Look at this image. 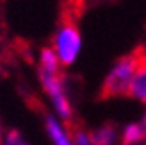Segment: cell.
<instances>
[{
    "label": "cell",
    "mask_w": 146,
    "mask_h": 145,
    "mask_svg": "<svg viewBox=\"0 0 146 145\" xmlns=\"http://www.w3.org/2000/svg\"><path fill=\"white\" fill-rule=\"evenodd\" d=\"M36 74H38L40 86L49 100V105L52 108V115L59 117L64 122H70L73 119V103L68 93L66 79L63 75V65L56 58V54L50 47H44L38 52V61H36Z\"/></svg>",
    "instance_id": "6da1fadb"
},
{
    "label": "cell",
    "mask_w": 146,
    "mask_h": 145,
    "mask_svg": "<svg viewBox=\"0 0 146 145\" xmlns=\"http://www.w3.org/2000/svg\"><path fill=\"white\" fill-rule=\"evenodd\" d=\"M49 47L54 51V54L63 65V68L71 66L78 60V56L82 54V49H84V37H82L80 28L71 21L61 23L54 30Z\"/></svg>",
    "instance_id": "7a4b0ae2"
},
{
    "label": "cell",
    "mask_w": 146,
    "mask_h": 145,
    "mask_svg": "<svg viewBox=\"0 0 146 145\" xmlns=\"http://www.w3.org/2000/svg\"><path fill=\"white\" fill-rule=\"evenodd\" d=\"M143 56L141 54H125L120 56L111 68L108 70V74L104 77L103 82V91L106 96H123L129 93V86L136 75V72L139 68V65L143 63Z\"/></svg>",
    "instance_id": "3957f363"
},
{
    "label": "cell",
    "mask_w": 146,
    "mask_h": 145,
    "mask_svg": "<svg viewBox=\"0 0 146 145\" xmlns=\"http://www.w3.org/2000/svg\"><path fill=\"white\" fill-rule=\"evenodd\" d=\"M44 130L52 145H77L75 143V131L70 130L68 122L61 121L59 117L47 114L44 119Z\"/></svg>",
    "instance_id": "277c9868"
},
{
    "label": "cell",
    "mask_w": 146,
    "mask_h": 145,
    "mask_svg": "<svg viewBox=\"0 0 146 145\" xmlns=\"http://www.w3.org/2000/svg\"><path fill=\"white\" fill-rule=\"evenodd\" d=\"M89 136L92 145H120L122 142L120 128H117L115 124H101L89 131Z\"/></svg>",
    "instance_id": "5b68a950"
},
{
    "label": "cell",
    "mask_w": 146,
    "mask_h": 145,
    "mask_svg": "<svg viewBox=\"0 0 146 145\" xmlns=\"http://www.w3.org/2000/svg\"><path fill=\"white\" fill-rule=\"evenodd\" d=\"M122 142H146V114L139 119L127 122L120 130Z\"/></svg>",
    "instance_id": "8992f818"
},
{
    "label": "cell",
    "mask_w": 146,
    "mask_h": 145,
    "mask_svg": "<svg viewBox=\"0 0 146 145\" xmlns=\"http://www.w3.org/2000/svg\"><path fill=\"white\" fill-rule=\"evenodd\" d=\"M127 96H131L132 100L146 105V58L143 60V63L139 65L136 75L129 86V93Z\"/></svg>",
    "instance_id": "52a82bcc"
},
{
    "label": "cell",
    "mask_w": 146,
    "mask_h": 145,
    "mask_svg": "<svg viewBox=\"0 0 146 145\" xmlns=\"http://www.w3.org/2000/svg\"><path fill=\"white\" fill-rule=\"evenodd\" d=\"M0 145H30L26 136L17 130H5V133L0 138Z\"/></svg>",
    "instance_id": "ba28073f"
},
{
    "label": "cell",
    "mask_w": 146,
    "mask_h": 145,
    "mask_svg": "<svg viewBox=\"0 0 146 145\" xmlns=\"http://www.w3.org/2000/svg\"><path fill=\"white\" fill-rule=\"evenodd\" d=\"M75 143L77 145H92L90 136H89V131H85V130L75 131Z\"/></svg>",
    "instance_id": "9c48e42d"
},
{
    "label": "cell",
    "mask_w": 146,
    "mask_h": 145,
    "mask_svg": "<svg viewBox=\"0 0 146 145\" xmlns=\"http://www.w3.org/2000/svg\"><path fill=\"white\" fill-rule=\"evenodd\" d=\"M120 145H146V142H120Z\"/></svg>",
    "instance_id": "30bf717a"
},
{
    "label": "cell",
    "mask_w": 146,
    "mask_h": 145,
    "mask_svg": "<svg viewBox=\"0 0 146 145\" xmlns=\"http://www.w3.org/2000/svg\"><path fill=\"white\" fill-rule=\"evenodd\" d=\"M4 133H5V128H4V124H2V119H0V138H2Z\"/></svg>",
    "instance_id": "8fae6325"
},
{
    "label": "cell",
    "mask_w": 146,
    "mask_h": 145,
    "mask_svg": "<svg viewBox=\"0 0 146 145\" xmlns=\"http://www.w3.org/2000/svg\"><path fill=\"white\" fill-rule=\"evenodd\" d=\"M89 2H94V0H89Z\"/></svg>",
    "instance_id": "7c38bea8"
}]
</instances>
